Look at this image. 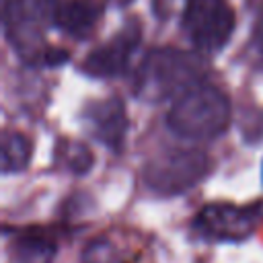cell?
<instances>
[{
  "label": "cell",
  "mask_w": 263,
  "mask_h": 263,
  "mask_svg": "<svg viewBox=\"0 0 263 263\" xmlns=\"http://www.w3.org/2000/svg\"><path fill=\"white\" fill-rule=\"evenodd\" d=\"M205 74L203 60L195 51L177 47L150 49L134 76V92L142 101L179 99L189 88L201 84Z\"/></svg>",
  "instance_id": "1"
},
{
  "label": "cell",
  "mask_w": 263,
  "mask_h": 263,
  "mask_svg": "<svg viewBox=\"0 0 263 263\" xmlns=\"http://www.w3.org/2000/svg\"><path fill=\"white\" fill-rule=\"evenodd\" d=\"M230 123L228 97L208 82H201L173 101L166 113V127L191 142H205L222 136Z\"/></svg>",
  "instance_id": "2"
},
{
  "label": "cell",
  "mask_w": 263,
  "mask_h": 263,
  "mask_svg": "<svg viewBox=\"0 0 263 263\" xmlns=\"http://www.w3.org/2000/svg\"><path fill=\"white\" fill-rule=\"evenodd\" d=\"M58 0H12L4 10V31L14 51L29 64L60 66L68 53L43 43V25H51Z\"/></svg>",
  "instance_id": "3"
},
{
  "label": "cell",
  "mask_w": 263,
  "mask_h": 263,
  "mask_svg": "<svg viewBox=\"0 0 263 263\" xmlns=\"http://www.w3.org/2000/svg\"><path fill=\"white\" fill-rule=\"evenodd\" d=\"M210 173V158L201 150L193 148H171L144 166V183L158 195H179L195 187Z\"/></svg>",
  "instance_id": "4"
},
{
  "label": "cell",
  "mask_w": 263,
  "mask_h": 263,
  "mask_svg": "<svg viewBox=\"0 0 263 263\" xmlns=\"http://www.w3.org/2000/svg\"><path fill=\"white\" fill-rule=\"evenodd\" d=\"M181 25L199 53H216L234 31V10L226 0H187Z\"/></svg>",
  "instance_id": "5"
},
{
  "label": "cell",
  "mask_w": 263,
  "mask_h": 263,
  "mask_svg": "<svg viewBox=\"0 0 263 263\" xmlns=\"http://www.w3.org/2000/svg\"><path fill=\"white\" fill-rule=\"evenodd\" d=\"M263 218V201L236 205L226 201L205 203L193 218L195 232L205 240L242 242L247 240Z\"/></svg>",
  "instance_id": "6"
},
{
  "label": "cell",
  "mask_w": 263,
  "mask_h": 263,
  "mask_svg": "<svg viewBox=\"0 0 263 263\" xmlns=\"http://www.w3.org/2000/svg\"><path fill=\"white\" fill-rule=\"evenodd\" d=\"M140 33L142 29L138 21L125 23L117 35L95 47L82 60V72L95 78H113L123 74L129 66L132 53L140 45Z\"/></svg>",
  "instance_id": "7"
},
{
  "label": "cell",
  "mask_w": 263,
  "mask_h": 263,
  "mask_svg": "<svg viewBox=\"0 0 263 263\" xmlns=\"http://www.w3.org/2000/svg\"><path fill=\"white\" fill-rule=\"evenodd\" d=\"M82 119L88 125L90 134L103 142L109 150L119 152L123 148V140L129 127L125 107L121 99L117 97H107L101 101H90L86 103L82 111Z\"/></svg>",
  "instance_id": "8"
},
{
  "label": "cell",
  "mask_w": 263,
  "mask_h": 263,
  "mask_svg": "<svg viewBox=\"0 0 263 263\" xmlns=\"http://www.w3.org/2000/svg\"><path fill=\"white\" fill-rule=\"evenodd\" d=\"M103 16V4L99 0H58L51 25L72 37H86L99 25Z\"/></svg>",
  "instance_id": "9"
},
{
  "label": "cell",
  "mask_w": 263,
  "mask_h": 263,
  "mask_svg": "<svg viewBox=\"0 0 263 263\" xmlns=\"http://www.w3.org/2000/svg\"><path fill=\"white\" fill-rule=\"evenodd\" d=\"M58 247L49 236L37 232H25L10 240V263H53Z\"/></svg>",
  "instance_id": "10"
},
{
  "label": "cell",
  "mask_w": 263,
  "mask_h": 263,
  "mask_svg": "<svg viewBox=\"0 0 263 263\" xmlns=\"http://www.w3.org/2000/svg\"><path fill=\"white\" fill-rule=\"evenodd\" d=\"M31 142L27 136L18 132H4L2 134V173H18L27 168L31 160Z\"/></svg>",
  "instance_id": "11"
},
{
  "label": "cell",
  "mask_w": 263,
  "mask_h": 263,
  "mask_svg": "<svg viewBox=\"0 0 263 263\" xmlns=\"http://www.w3.org/2000/svg\"><path fill=\"white\" fill-rule=\"evenodd\" d=\"M58 154L62 156L64 166L68 171H72L74 175H86L92 168V152L80 142L66 140L58 148Z\"/></svg>",
  "instance_id": "12"
},
{
  "label": "cell",
  "mask_w": 263,
  "mask_h": 263,
  "mask_svg": "<svg viewBox=\"0 0 263 263\" xmlns=\"http://www.w3.org/2000/svg\"><path fill=\"white\" fill-rule=\"evenodd\" d=\"M80 263H119V255L111 240L97 238V240H90L82 249Z\"/></svg>",
  "instance_id": "13"
},
{
  "label": "cell",
  "mask_w": 263,
  "mask_h": 263,
  "mask_svg": "<svg viewBox=\"0 0 263 263\" xmlns=\"http://www.w3.org/2000/svg\"><path fill=\"white\" fill-rule=\"evenodd\" d=\"M251 45H253V51L257 53L259 62L263 64V6L257 14V21H255V27H253V39H251Z\"/></svg>",
  "instance_id": "14"
},
{
  "label": "cell",
  "mask_w": 263,
  "mask_h": 263,
  "mask_svg": "<svg viewBox=\"0 0 263 263\" xmlns=\"http://www.w3.org/2000/svg\"><path fill=\"white\" fill-rule=\"evenodd\" d=\"M113 4H117V6H127L129 2H134V0H111Z\"/></svg>",
  "instance_id": "15"
},
{
  "label": "cell",
  "mask_w": 263,
  "mask_h": 263,
  "mask_svg": "<svg viewBox=\"0 0 263 263\" xmlns=\"http://www.w3.org/2000/svg\"><path fill=\"white\" fill-rule=\"evenodd\" d=\"M160 2H171V0H154V6L158 8V4H160Z\"/></svg>",
  "instance_id": "16"
},
{
  "label": "cell",
  "mask_w": 263,
  "mask_h": 263,
  "mask_svg": "<svg viewBox=\"0 0 263 263\" xmlns=\"http://www.w3.org/2000/svg\"><path fill=\"white\" fill-rule=\"evenodd\" d=\"M261 173H263V168H261Z\"/></svg>",
  "instance_id": "17"
}]
</instances>
